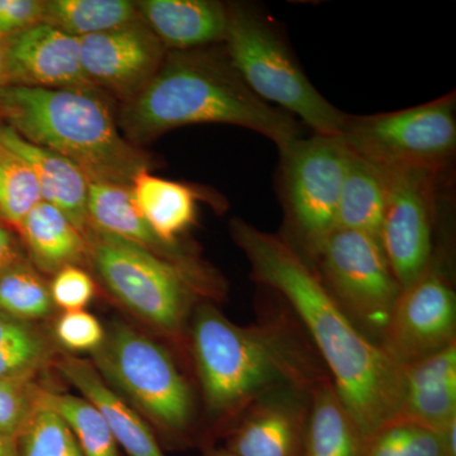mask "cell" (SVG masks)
Segmentation results:
<instances>
[{"mask_svg": "<svg viewBox=\"0 0 456 456\" xmlns=\"http://www.w3.org/2000/svg\"><path fill=\"white\" fill-rule=\"evenodd\" d=\"M90 355L104 382L146 419L163 448L200 445L196 393L163 344L114 320Z\"/></svg>", "mask_w": 456, "mask_h": 456, "instance_id": "obj_6", "label": "cell"}, {"mask_svg": "<svg viewBox=\"0 0 456 456\" xmlns=\"http://www.w3.org/2000/svg\"><path fill=\"white\" fill-rule=\"evenodd\" d=\"M226 55L261 101L299 117L314 134L338 136L349 114L338 110L310 82L283 36L259 9L227 5Z\"/></svg>", "mask_w": 456, "mask_h": 456, "instance_id": "obj_7", "label": "cell"}, {"mask_svg": "<svg viewBox=\"0 0 456 456\" xmlns=\"http://www.w3.org/2000/svg\"><path fill=\"white\" fill-rule=\"evenodd\" d=\"M248 326L228 320L215 303L197 305L188 345L206 412L202 448L222 439L251 404L285 388L314 392L331 379L293 312L274 293Z\"/></svg>", "mask_w": 456, "mask_h": 456, "instance_id": "obj_2", "label": "cell"}, {"mask_svg": "<svg viewBox=\"0 0 456 456\" xmlns=\"http://www.w3.org/2000/svg\"><path fill=\"white\" fill-rule=\"evenodd\" d=\"M0 113L23 139L64 156L89 182L130 185L147 158L123 139L95 90L0 86Z\"/></svg>", "mask_w": 456, "mask_h": 456, "instance_id": "obj_4", "label": "cell"}, {"mask_svg": "<svg viewBox=\"0 0 456 456\" xmlns=\"http://www.w3.org/2000/svg\"><path fill=\"white\" fill-rule=\"evenodd\" d=\"M86 213L89 226L134 242L164 259L182 265L203 263L182 245L165 244L155 235L137 209L130 185L89 182Z\"/></svg>", "mask_w": 456, "mask_h": 456, "instance_id": "obj_20", "label": "cell"}, {"mask_svg": "<svg viewBox=\"0 0 456 456\" xmlns=\"http://www.w3.org/2000/svg\"><path fill=\"white\" fill-rule=\"evenodd\" d=\"M106 327L86 310L64 312L53 326V340L65 353H89L101 346Z\"/></svg>", "mask_w": 456, "mask_h": 456, "instance_id": "obj_33", "label": "cell"}, {"mask_svg": "<svg viewBox=\"0 0 456 456\" xmlns=\"http://www.w3.org/2000/svg\"><path fill=\"white\" fill-rule=\"evenodd\" d=\"M364 456H456V419L440 430L393 419L367 441Z\"/></svg>", "mask_w": 456, "mask_h": 456, "instance_id": "obj_27", "label": "cell"}, {"mask_svg": "<svg viewBox=\"0 0 456 456\" xmlns=\"http://www.w3.org/2000/svg\"><path fill=\"white\" fill-rule=\"evenodd\" d=\"M384 170L388 193L379 241L392 272L404 289L434 264L432 222L436 174L424 170Z\"/></svg>", "mask_w": 456, "mask_h": 456, "instance_id": "obj_11", "label": "cell"}, {"mask_svg": "<svg viewBox=\"0 0 456 456\" xmlns=\"http://www.w3.org/2000/svg\"><path fill=\"white\" fill-rule=\"evenodd\" d=\"M456 342V296L449 279L432 264L395 303L380 346L408 367Z\"/></svg>", "mask_w": 456, "mask_h": 456, "instance_id": "obj_12", "label": "cell"}, {"mask_svg": "<svg viewBox=\"0 0 456 456\" xmlns=\"http://www.w3.org/2000/svg\"><path fill=\"white\" fill-rule=\"evenodd\" d=\"M395 419L435 430L456 419V342L404 367L403 398Z\"/></svg>", "mask_w": 456, "mask_h": 456, "instance_id": "obj_19", "label": "cell"}, {"mask_svg": "<svg viewBox=\"0 0 456 456\" xmlns=\"http://www.w3.org/2000/svg\"><path fill=\"white\" fill-rule=\"evenodd\" d=\"M0 456H18L17 440L0 435Z\"/></svg>", "mask_w": 456, "mask_h": 456, "instance_id": "obj_38", "label": "cell"}, {"mask_svg": "<svg viewBox=\"0 0 456 456\" xmlns=\"http://www.w3.org/2000/svg\"><path fill=\"white\" fill-rule=\"evenodd\" d=\"M53 368L97 408L126 455L167 456L151 426L104 382L92 362L61 350L53 362Z\"/></svg>", "mask_w": 456, "mask_h": 456, "instance_id": "obj_16", "label": "cell"}, {"mask_svg": "<svg viewBox=\"0 0 456 456\" xmlns=\"http://www.w3.org/2000/svg\"><path fill=\"white\" fill-rule=\"evenodd\" d=\"M41 200L40 187L31 167L0 143V218L18 231Z\"/></svg>", "mask_w": 456, "mask_h": 456, "instance_id": "obj_30", "label": "cell"}, {"mask_svg": "<svg viewBox=\"0 0 456 456\" xmlns=\"http://www.w3.org/2000/svg\"><path fill=\"white\" fill-rule=\"evenodd\" d=\"M22 246L9 228L0 224V272L12 264L25 259Z\"/></svg>", "mask_w": 456, "mask_h": 456, "instance_id": "obj_36", "label": "cell"}, {"mask_svg": "<svg viewBox=\"0 0 456 456\" xmlns=\"http://www.w3.org/2000/svg\"><path fill=\"white\" fill-rule=\"evenodd\" d=\"M0 143L31 167L42 200L64 213L84 235L89 227L86 213L89 179L84 171L64 156L23 139L7 123L0 122Z\"/></svg>", "mask_w": 456, "mask_h": 456, "instance_id": "obj_17", "label": "cell"}, {"mask_svg": "<svg viewBox=\"0 0 456 456\" xmlns=\"http://www.w3.org/2000/svg\"><path fill=\"white\" fill-rule=\"evenodd\" d=\"M28 260L40 273L53 275L88 261L86 237L53 204L41 200L18 228Z\"/></svg>", "mask_w": 456, "mask_h": 456, "instance_id": "obj_21", "label": "cell"}, {"mask_svg": "<svg viewBox=\"0 0 456 456\" xmlns=\"http://www.w3.org/2000/svg\"><path fill=\"white\" fill-rule=\"evenodd\" d=\"M55 308L50 284L27 257L0 272V312L3 314L37 322L53 316Z\"/></svg>", "mask_w": 456, "mask_h": 456, "instance_id": "obj_29", "label": "cell"}, {"mask_svg": "<svg viewBox=\"0 0 456 456\" xmlns=\"http://www.w3.org/2000/svg\"><path fill=\"white\" fill-rule=\"evenodd\" d=\"M41 22H44V2L0 0V37H13Z\"/></svg>", "mask_w": 456, "mask_h": 456, "instance_id": "obj_35", "label": "cell"}, {"mask_svg": "<svg viewBox=\"0 0 456 456\" xmlns=\"http://www.w3.org/2000/svg\"><path fill=\"white\" fill-rule=\"evenodd\" d=\"M137 3L130 0H49L44 22L77 38L113 31L140 22Z\"/></svg>", "mask_w": 456, "mask_h": 456, "instance_id": "obj_26", "label": "cell"}, {"mask_svg": "<svg viewBox=\"0 0 456 456\" xmlns=\"http://www.w3.org/2000/svg\"><path fill=\"white\" fill-rule=\"evenodd\" d=\"M7 50L8 38L0 37V86L9 84Z\"/></svg>", "mask_w": 456, "mask_h": 456, "instance_id": "obj_37", "label": "cell"}, {"mask_svg": "<svg viewBox=\"0 0 456 456\" xmlns=\"http://www.w3.org/2000/svg\"><path fill=\"white\" fill-rule=\"evenodd\" d=\"M8 86L95 90L80 59V40L46 22L8 38Z\"/></svg>", "mask_w": 456, "mask_h": 456, "instance_id": "obj_15", "label": "cell"}, {"mask_svg": "<svg viewBox=\"0 0 456 456\" xmlns=\"http://www.w3.org/2000/svg\"><path fill=\"white\" fill-rule=\"evenodd\" d=\"M131 140L154 139L174 128L202 123L239 126L273 141L279 151L302 137L298 122L254 94L228 57L175 51L121 114Z\"/></svg>", "mask_w": 456, "mask_h": 456, "instance_id": "obj_3", "label": "cell"}, {"mask_svg": "<svg viewBox=\"0 0 456 456\" xmlns=\"http://www.w3.org/2000/svg\"><path fill=\"white\" fill-rule=\"evenodd\" d=\"M203 456H237L231 452L230 450L224 448V446H217L216 444L213 445H207L202 448Z\"/></svg>", "mask_w": 456, "mask_h": 456, "instance_id": "obj_39", "label": "cell"}, {"mask_svg": "<svg viewBox=\"0 0 456 456\" xmlns=\"http://www.w3.org/2000/svg\"><path fill=\"white\" fill-rule=\"evenodd\" d=\"M312 393L285 388L260 398L224 432V448L237 456H302Z\"/></svg>", "mask_w": 456, "mask_h": 456, "instance_id": "obj_14", "label": "cell"}, {"mask_svg": "<svg viewBox=\"0 0 456 456\" xmlns=\"http://www.w3.org/2000/svg\"><path fill=\"white\" fill-rule=\"evenodd\" d=\"M387 193L386 170L350 151L338 200L336 230L359 231L379 239Z\"/></svg>", "mask_w": 456, "mask_h": 456, "instance_id": "obj_24", "label": "cell"}, {"mask_svg": "<svg viewBox=\"0 0 456 456\" xmlns=\"http://www.w3.org/2000/svg\"><path fill=\"white\" fill-rule=\"evenodd\" d=\"M130 188L137 209L155 235L165 244L180 245V237L196 224V191L147 169L134 176Z\"/></svg>", "mask_w": 456, "mask_h": 456, "instance_id": "obj_22", "label": "cell"}, {"mask_svg": "<svg viewBox=\"0 0 456 456\" xmlns=\"http://www.w3.org/2000/svg\"><path fill=\"white\" fill-rule=\"evenodd\" d=\"M36 382L0 379V435L17 440L37 406Z\"/></svg>", "mask_w": 456, "mask_h": 456, "instance_id": "obj_32", "label": "cell"}, {"mask_svg": "<svg viewBox=\"0 0 456 456\" xmlns=\"http://www.w3.org/2000/svg\"><path fill=\"white\" fill-rule=\"evenodd\" d=\"M79 40L83 69L93 86L127 101L145 88L167 57L163 42L143 20Z\"/></svg>", "mask_w": 456, "mask_h": 456, "instance_id": "obj_13", "label": "cell"}, {"mask_svg": "<svg viewBox=\"0 0 456 456\" xmlns=\"http://www.w3.org/2000/svg\"><path fill=\"white\" fill-rule=\"evenodd\" d=\"M88 261L108 293L134 317L176 344L188 341L200 302H218L224 281L207 264L182 265L142 246L89 226Z\"/></svg>", "mask_w": 456, "mask_h": 456, "instance_id": "obj_5", "label": "cell"}, {"mask_svg": "<svg viewBox=\"0 0 456 456\" xmlns=\"http://www.w3.org/2000/svg\"><path fill=\"white\" fill-rule=\"evenodd\" d=\"M17 449L18 456H83L64 419L38 402L17 437Z\"/></svg>", "mask_w": 456, "mask_h": 456, "instance_id": "obj_31", "label": "cell"}, {"mask_svg": "<svg viewBox=\"0 0 456 456\" xmlns=\"http://www.w3.org/2000/svg\"><path fill=\"white\" fill-rule=\"evenodd\" d=\"M312 261L342 310L380 345L403 288L392 272L379 239L338 228Z\"/></svg>", "mask_w": 456, "mask_h": 456, "instance_id": "obj_10", "label": "cell"}, {"mask_svg": "<svg viewBox=\"0 0 456 456\" xmlns=\"http://www.w3.org/2000/svg\"><path fill=\"white\" fill-rule=\"evenodd\" d=\"M285 209L293 240L314 260L336 230L338 200L350 151L338 136L299 137L279 151Z\"/></svg>", "mask_w": 456, "mask_h": 456, "instance_id": "obj_9", "label": "cell"}, {"mask_svg": "<svg viewBox=\"0 0 456 456\" xmlns=\"http://www.w3.org/2000/svg\"><path fill=\"white\" fill-rule=\"evenodd\" d=\"M50 293L56 308L65 312L82 311L94 298L95 284L82 266L70 265L53 274Z\"/></svg>", "mask_w": 456, "mask_h": 456, "instance_id": "obj_34", "label": "cell"}, {"mask_svg": "<svg viewBox=\"0 0 456 456\" xmlns=\"http://www.w3.org/2000/svg\"><path fill=\"white\" fill-rule=\"evenodd\" d=\"M455 94L421 106L347 117L340 137L349 151L384 169L437 174L456 149Z\"/></svg>", "mask_w": 456, "mask_h": 456, "instance_id": "obj_8", "label": "cell"}, {"mask_svg": "<svg viewBox=\"0 0 456 456\" xmlns=\"http://www.w3.org/2000/svg\"><path fill=\"white\" fill-rule=\"evenodd\" d=\"M37 402L64 419L83 456H123L103 417L88 399L40 386Z\"/></svg>", "mask_w": 456, "mask_h": 456, "instance_id": "obj_28", "label": "cell"}, {"mask_svg": "<svg viewBox=\"0 0 456 456\" xmlns=\"http://www.w3.org/2000/svg\"><path fill=\"white\" fill-rule=\"evenodd\" d=\"M367 439L331 379L311 397V412L302 456H364Z\"/></svg>", "mask_w": 456, "mask_h": 456, "instance_id": "obj_23", "label": "cell"}, {"mask_svg": "<svg viewBox=\"0 0 456 456\" xmlns=\"http://www.w3.org/2000/svg\"><path fill=\"white\" fill-rule=\"evenodd\" d=\"M143 23L165 46L193 51L226 38L227 5L212 0L137 2Z\"/></svg>", "mask_w": 456, "mask_h": 456, "instance_id": "obj_18", "label": "cell"}, {"mask_svg": "<svg viewBox=\"0 0 456 456\" xmlns=\"http://www.w3.org/2000/svg\"><path fill=\"white\" fill-rule=\"evenodd\" d=\"M251 278L289 307L367 441L398 416L404 367L371 340L327 289L316 266L287 237L241 220L230 224Z\"/></svg>", "mask_w": 456, "mask_h": 456, "instance_id": "obj_1", "label": "cell"}, {"mask_svg": "<svg viewBox=\"0 0 456 456\" xmlns=\"http://www.w3.org/2000/svg\"><path fill=\"white\" fill-rule=\"evenodd\" d=\"M60 351L37 322L0 312V379L36 382L53 368Z\"/></svg>", "mask_w": 456, "mask_h": 456, "instance_id": "obj_25", "label": "cell"}]
</instances>
